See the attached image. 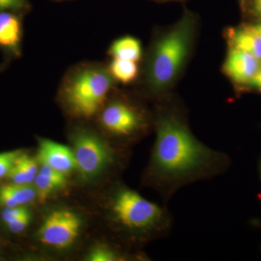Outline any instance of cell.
<instances>
[{
    "instance_id": "obj_6",
    "label": "cell",
    "mask_w": 261,
    "mask_h": 261,
    "mask_svg": "<svg viewBox=\"0 0 261 261\" xmlns=\"http://www.w3.org/2000/svg\"><path fill=\"white\" fill-rule=\"evenodd\" d=\"M101 124L108 132L122 140H130L145 133L149 123L147 113L127 99L117 98L103 108Z\"/></svg>"
},
{
    "instance_id": "obj_25",
    "label": "cell",
    "mask_w": 261,
    "mask_h": 261,
    "mask_svg": "<svg viewBox=\"0 0 261 261\" xmlns=\"http://www.w3.org/2000/svg\"><path fill=\"white\" fill-rule=\"evenodd\" d=\"M2 69H1V68H0V71H1Z\"/></svg>"
},
{
    "instance_id": "obj_8",
    "label": "cell",
    "mask_w": 261,
    "mask_h": 261,
    "mask_svg": "<svg viewBox=\"0 0 261 261\" xmlns=\"http://www.w3.org/2000/svg\"><path fill=\"white\" fill-rule=\"evenodd\" d=\"M38 160L41 164L47 165L65 174L77 169L76 161L72 149L46 139L39 142Z\"/></svg>"
},
{
    "instance_id": "obj_11",
    "label": "cell",
    "mask_w": 261,
    "mask_h": 261,
    "mask_svg": "<svg viewBox=\"0 0 261 261\" xmlns=\"http://www.w3.org/2000/svg\"><path fill=\"white\" fill-rule=\"evenodd\" d=\"M228 37L232 48L245 51L261 60V34L255 25L233 29Z\"/></svg>"
},
{
    "instance_id": "obj_2",
    "label": "cell",
    "mask_w": 261,
    "mask_h": 261,
    "mask_svg": "<svg viewBox=\"0 0 261 261\" xmlns=\"http://www.w3.org/2000/svg\"><path fill=\"white\" fill-rule=\"evenodd\" d=\"M109 212L118 232L132 242L164 239L172 230L173 216L166 206L151 202L122 185L113 192Z\"/></svg>"
},
{
    "instance_id": "obj_4",
    "label": "cell",
    "mask_w": 261,
    "mask_h": 261,
    "mask_svg": "<svg viewBox=\"0 0 261 261\" xmlns=\"http://www.w3.org/2000/svg\"><path fill=\"white\" fill-rule=\"evenodd\" d=\"M195 29V18L187 13L156 43L149 59L147 77L153 93H162L177 77L188 56Z\"/></svg>"
},
{
    "instance_id": "obj_18",
    "label": "cell",
    "mask_w": 261,
    "mask_h": 261,
    "mask_svg": "<svg viewBox=\"0 0 261 261\" xmlns=\"http://www.w3.org/2000/svg\"><path fill=\"white\" fill-rule=\"evenodd\" d=\"M20 153V151L17 150L0 153V178L7 176Z\"/></svg>"
},
{
    "instance_id": "obj_24",
    "label": "cell",
    "mask_w": 261,
    "mask_h": 261,
    "mask_svg": "<svg viewBox=\"0 0 261 261\" xmlns=\"http://www.w3.org/2000/svg\"><path fill=\"white\" fill-rule=\"evenodd\" d=\"M255 27H256L257 30H258V32H260L261 34V23L256 24Z\"/></svg>"
},
{
    "instance_id": "obj_3",
    "label": "cell",
    "mask_w": 261,
    "mask_h": 261,
    "mask_svg": "<svg viewBox=\"0 0 261 261\" xmlns=\"http://www.w3.org/2000/svg\"><path fill=\"white\" fill-rule=\"evenodd\" d=\"M116 82L108 67L84 63L76 65L65 75L61 95L73 115L89 118L104 106Z\"/></svg>"
},
{
    "instance_id": "obj_10",
    "label": "cell",
    "mask_w": 261,
    "mask_h": 261,
    "mask_svg": "<svg viewBox=\"0 0 261 261\" xmlns=\"http://www.w3.org/2000/svg\"><path fill=\"white\" fill-rule=\"evenodd\" d=\"M23 24L18 15L10 11L0 12V48L20 56L21 53Z\"/></svg>"
},
{
    "instance_id": "obj_14",
    "label": "cell",
    "mask_w": 261,
    "mask_h": 261,
    "mask_svg": "<svg viewBox=\"0 0 261 261\" xmlns=\"http://www.w3.org/2000/svg\"><path fill=\"white\" fill-rule=\"evenodd\" d=\"M108 55L112 58L138 62L142 58V45L137 38L126 36L116 39L111 44Z\"/></svg>"
},
{
    "instance_id": "obj_19",
    "label": "cell",
    "mask_w": 261,
    "mask_h": 261,
    "mask_svg": "<svg viewBox=\"0 0 261 261\" xmlns=\"http://www.w3.org/2000/svg\"><path fill=\"white\" fill-rule=\"evenodd\" d=\"M31 218L32 216H31L30 212L27 210L14 221L7 224V226L11 232L14 233L22 232L30 224Z\"/></svg>"
},
{
    "instance_id": "obj_12",
    "label": "cell",
    "mask_w": 261,
    "mask_h": 261,
    "mask_svg": "<svg viewBox=\"0 0 261 261\" xmlns=\"http://www.w3.org/2000/svg\"><path fill=\"white\" fill-rule=\"evenodd\" d=\"M35 187L29 185L12 183L0 188V206L5 207L23 206L37 197Z\"/></svg>"
},
{
    "instance_id": "obj_23",
    "label": "cell",
    "mask_w": 261,
    "mask_h": 261,
    "mask_svg": "<svg viewBox=\"0 0 261 261\" xmlns=\"http://www.w3.org/2000/svg\"><path fill=\"white\" fill-rule=\"evenodd\" d=\"M253 10L257 15L261 16V0H253Z\"/></svg>"
},
{
    "instance_id": "obj_21",
    "label": "cell",
    "mask_w": 261,
    "mask_h": 261,
    "mask_svg": "<svg viewBox=\"0 0 261 261\" xmlns=\"http://www.w3.org/2000/svg\"><path fill=\"white\" fill-rule=\"evenodd\" d=\"M28 8L27 0H0V12L20 10Z\"/></svg>"
},
{
    "instance_id": "obj_1",
    "label": "cell",
    "mask_w": 261,
    "mask_h": 261,
    "mask_svg": "<svg viewBox=\"0 0 261 261\" xmlns=\"http://www.w3.org/2000/svg\"><path fill=\"white\" fill-rule=\"evenodd\" d=\"M153 125L155 140L145 181L159 192L165 203L184 187L208 181L227 171V154L196 138L177 105L168 101L159 105Z\"/></svg>"
},
{
    "instance_id": "obj_17",
    "label": "cell",
    "mask_w": 261,
    "mask_h": 261,
    "mask_svg": "<svg viewBox=\"0 0 261 261\" xmlns=\"http://www.w3.org/2000/svg\"><path fill=\"white\" fill-rule=\"evenodd\" d=\"M123 258L116 250L104 245L95 247L88 255V260L91 261H115Z\"/></svg>"
},
{
    "instance_id": "obj_16",
    "label": "cell",
    "mask_w": 261,
    "mask_h": 261,
    "mask_svg": "<svg viewBox=\"0 0 261 261\" xmlns=\"http://www.w3.org/2000/svg\"><path fill=\"white\" fill-rule=\"evenodd\" d=\"M34 183L39 201L45 200L53 192L66 185L65 182L58 181L39 172L34 179Z\"/></svg>"
},
{
    "instance_id": "obj_20",
    "label": "cell",
    "mask_w": 261,
    "mask_h": 261,
    "mask_svg": "<svg viewBox=\"0 0 261 261\" xmlns=\"http://www.w3.org/2000/svg\"><path fill=\"white\" fill-rule=\"evenodd\" d=\"M28 209L23 206H18V207H5L4 211L2 213V219L5 224H10L12 221H14L18 218L20 215L23 214Z\"/></svg>"
},
{
    "instance_id": "obj_15",
    "label": "cell",
    "mask_w": 261,
    "mask_h": 261,
    "mask_svg": "<svg viewBox=\"0 0 261 261\" xmlns=\"http://www.w3.org/2000/svg\"><path fill=\"white\" fill-rule=\"evenodd\" d=\"M108 69L116 82L128 84L135 82L139 74L137 62L113 58Z\"/></svg>"
},
{
    "instance_id": "obj_9",
    "label": "cell",
    "mask_w": 261,
    "mask_h": 261,
    "mask_svg": "<svg viewBox=\"0 0 261 261\" xmlns=\"http://www.w3.org/2000/svg\"><path fill=\"white\" fill-rule=\"evenodd\" d=\"M260 65V60L255 57L232 48L225 62L224 70L233 82L239 84L250 83Z\"/></svg>"
},
{
    "instance_id": "obj_13",
    "label": "cell",
    "mask_w": 261,
    "mask_h": 261,
    "mask_svg": "<svg viewBox=\"0 0 261 261\" xmlns=\"http://www.w3.org/2000/svg\"><path fill=\"white\" fill-rule=\"evenodd\" d=\"M38 172L37 161L27 154L20 153L7 176L12 183L29 185L34 181Z\"/></svg>"
},
{
    "instance_id": "obj_7",
    "label": "cell",
    "mask_w": 261,
    "mask_h": 261,
    "mask_svg": "<svg viewBox=\"0 0 261 261\" xmlns=\"http://www.w3.org/2000/svg\"><path fill=\"white\" fill-rule=\"evenodd\" d=\"M80 217L68 209H57L47 215L39 228V240L47 246L64 249L70 246L80 234Z\"/></svg>"
},
{
    "instance_id": "obj_5",
    "label": "cell",
    "mask_w": 261,
    "mask_h": 261,
    "mask_svg": "<svg viewBox=\"0 0 261 261\" xmlns=\"http://www.w3.org/2000/svg\"><path fill=\"white\" fill-rule=\"evenodd\" d=\"M73 153L82 177L91 179L118 161V152L100 137L86 130L73 136Z\"/></svg>"
},
{
    "instance_id": "obj_22",
    "label": "cell",
    "mask_w": 261,
    "mask_h": 261,
    "mask_svg": "<svg viewBox=\"0 0 261 261\" xmlns=\"http://www.w3.org/2000/svg\"><path fill=\"white\" fill-rule=\"evenodd\" d=\"M252 86L255 88L261 90V65L259 66L258 70H257L256 73L252 77V80L250 82Z\"/></svg>"
}]
</instances>
